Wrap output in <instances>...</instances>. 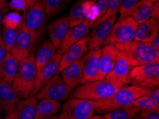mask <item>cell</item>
<instances>
[{
	"label": "cell",
	"mask_w": 159,
	"mask_h": 119,
	"mask_svg": "<svg viewBox=\"0 0 159 119\" xmlns=\"http://www.w3.org/2000/svg\"><path fill=\"white\" fill-rule=\"evenodd\" d=\"M148 88L138 86H124L108 98L93 102L95 112L107 113L122 106H133L134 102L142 96H146Z\"/></svg>",
	"instance_id": "obj_1"
},
{
	"label": "cell",
	"mask_w": 159,
	"mask_h": 119,
	"mask_svg": "<svg viewBox=\"0 0 159 119\" xmlns=\"http://www.w3.org/2000/svg\"><path fill=\"white\" fill-rule=\"evenodd\" d=\"M35 56L30 53L19 63L17 72L14 78L12 86L20 98L32 96L37 80Z\"/></svg>",
	"instance_id": "obj_2"
},
{
	"label": "cell",
	"mask_w": 159,
	"mask_h": 119,
	"mask_svg": "<svg viewBox=\"0 0 159 119\" xmlns=\"http://www.w3.org/2000/svg\"><path fill=\"white\" fill-rule=\"evenodd\" d=\"M119 52L126 56L132 66L159 62V52L151 43L133 40L131 42L115 44Z\"/></svg>",
	"instance_id": "obj_3"
},
{
	"label": "cell",
	"mask_w": 159,
	"mask_h": 119,
	"mask_svg": "<svg viewBox=\"0 0 159 119\" xmlns=\"http://www.w3.org/2000/svg\"><path fill=\"white\" fill-rule=\"evenodd\" d=\"M22 17L25 27L31 36L32 53H34L44 36L47 26V14L43 2H39L29 9Z\"/></svg>",
	"instance_id": "obj_4"
},
{
	"label": "cell",
	"mask_w": 159,
	"mask_h": 119,
	"mask_svg": "<svg viewBox=\"0 0 159 119\" xmlns=\"http://www.w3.org/2000/svg\"><path fill=\"white\" fill-rule=\"evenodd\" d=\"M119 89V87L105 79L94 81L77 87L71 94V98L96 101L108 98Z\"/></svg>",
	"instance_id": "obj_5"
},
{
	"label": "cell",
	"mask_w": 159,
	"mask_h": 119,
	"mask_svg": "<svg viewBox=\"0 0 159 119\" xmlns=\"http://www.w3.org/2000/svg\"><path fill=\"white\" fill-rule=\"evenodd\" d=\"M129 84L144 88H153L159 84V62L134 67L129 74Z\"/></svg>",
	"instance_id": "obj_6"
},
{
	"label": "cell",
	"mask_w": 159,
	"mask_h": 119,
	"mask_svg": "<svg viewBox=\"0 0 159 119\" xmlns=\"http://www.w3.org/2000/svg\"><path fill=\"white\" fill-rule=\"evenodd\" d=\"M139 24L130 16L119 18L115 23L102 45L121 44L131 42L134 39L135 34Z\"/></svg>",
	"instance_id": "obj_7"
},
{
	"label": "cell",
	"mask_w": 159,
	"mask_h": 119,
	"mask_svg": "<svg viewBox=\"0 0 159 119\" xmlns=\"http://www.w3.org/2000/svg\"><path fill=\"white\" fill-rule=\"evenodd\" d=\"M73 89L69 86L62 79L59 74L48 81L42 89L35 94L37 100L52 99L57 101H65L70 96Z\"/></svg>",
	"instance_id": "obj_8"
},
{
	"label": "cell",
	"mask_w": 159,
	"mask_h": 119,
	"mask_svg": "<svg viewBox=\"0 0 159 119\" xmlns=\"http://www.w3.org/2000/svg\"><path fill=\"white\" fill-rule=\"evenodd\" d=\"M94 112L92 101L71 98L64 104L61 116L62 119H88Z\"/></svg>",
	"instance_id": "obj_9"
},
{
	"label": "cell",
	"mask_w": 159,
	"mask_h": 119,
	"mask_svg": "<svg viewBox=\"0 0 159 119\" xmlns=\"http://www.w3.org/2000/svg\"><path fill=\"white\" fill-rule=\"evenodd\" d=\"M133 69L126 56L119 52L116 62L105 80L114 84L119 88L129 84V74Z\"/></svg>",
	"instance_id": "obj_10"
},
{
	"label": "cell",
	"mask_w": 159,
	"mask_h": 119,
	"mask_svg": "<svg viewBox=\"0 0 159 119\" xmlns=\"http://www.w3.org/2000/svg\"><path fill=\"white\" fill-rule=\"evenodd\" d=\"M62 54H63L57 51L49 62L42 67V69L38 73L37 75L35 87L32 96L35 95L39 91V90L42 89L53 77L56 76L57 74H59Z\"/></svg>",
	"instance_id": "obj_11"
},
{
	"label": "cell",
	"mask_w": 159,
	"mask_h": 119,
	"mask_svg": "<svg viewBox=\"0 0 159 119\" xmlns=\"http://www.w3.org/2000/svg\"><path fill=\"white\" fill-rule=\"evenodd\" d=\"M101 52L99 47L96 48L89 50L81 58L83 66V77L81 85L94 81L99 69Z\"/></svg>",
	"instance_id": "obj_12"
},
{
	"label": "cell",
	"mask_w": 159,
	"mask_h": 119,
	"mask_svg": "<svg viewBox=\"0 0 159 119\" xmlns=\"http://www.w3.org/2000/svg\"><path fill=\"white\" fill-rule=\"evenodd\" d=\"M101 59L99 69L94 81L105 79L108 73L111 71L116 62L119 51L114 44L108 43L101 48Z\"/></svg>",
	"instance_id": "obj_13"
},
{
	"label": "cell",
	"mask_w": 159,
	"mask_h": 119,
	"mask_svg": "<svg viewBox=\"0 0 159 119\" xmlns=\"http://www.w3.org/2000/svg\"><path fill=\"white\" fill-rule=\"evenodd\" d=\"M116 20V15L113 16L103 21L102 23L93 26L92 32L90 36H88L87 49L89 51L98 48L101 45H102L103 42L111 31Z\"/></svg>",
	"instance_id": "obj_14"
},
{
	"label": "cell",
	"mask_w": 159,
	"mask_h": 119,
	"mask_svg": "<svg viewBox=\"0 0 159 119\" xmlns=\"http://www.w3.org/2000/svg\"><path fill=\"white\" fill-rule=\"evenodd\" d=\"M89 21H90L89 19H87L82 23L70 27L63 41L60 43L59 47L57 48L58 52L63 54L71 46L87 36L89 28H90L89 27Z\"/></svg>",
	"instance_id": "obj_15"
},
{
	"label": "cell",
	"mask_w": 159,
	"mask_h": 119,
	"mask_svg": "<svg viewBox=\"0 0 159 119\" xmlns=\"http://www.w3.org/2000/svg\"><path fill=\"white\" fill-rule=\"evenodd\" d=\"M20 98L12 84L0 78V114H5L11 108L16 107Z\"/></svg>",
	"instance_id": "obj_16"
},
{
	"label": "cell",
	"mask_w": 159,
	"mask_h": 119,
	"mask_svg": "<svg viewBox=\"0 0 159 119\" xmlns=\"http://www.w3.org/2000/svg\"><path fill=\"white\" fill-rule=\"evenodd\" d=\"M88 36H86L83 39L74 43L65 51L62 54L61 64L59 67V73H61L69 65L80 59L88 52Z\"/></svg>",
	"instance_id": "obj_17"
},
{
	"label": "cell",
	"mask_w": 159,
	"mask_h": 119,
	"mask_svg": "<svg viewBox=\"0 0 159 119\" xmlns=\"http://www.w3.org/2000/svg\"><path fill=\"white\" fill-rule=\"evenodd\" d=\"M10 53H11L19 62H21V60L30 55V53H32L31 36L24 24L23 17L20 31Z\"/></svg>",
	"instance_id": "obj_18"
},
{
	"label": "cell",
	"mask_w": 159,
	"mask_h": 119,
	"mask_svg": "<svg viewBox=\"0 0 159 119\" xmlns=\"http://www.w3.org/2000/svg\"><path fill=\"white\" fill-rule=\"evenodd\" d=\"M68 17L66 16H61L52 21L47 28L49 40L56 48L59 47L60 43L63 41L65 36L69 30Z\"/></svg>",
	"instance_id": "obj_19"
},
{
	"label": "cell",
	"mask_w": 159,
	"mask_h": 119,
	"mask_svg": "<svg viewBox=\"0 0 159 119\" xmlns=\"http://www.w3.org/2000/svg\"><path fill=\"white\" fill-rule=\"evenodd\" d=\"M153 4V3L147 0H140L129 10L121 14L119 18L130 16L133 18L137 24H140L151 18Z\"/></svg>",
	"instance_id": "obj_20"
},
{
	"label": "cell",
	"mask_w": 159,
	"mask_h": 119,
	"mask_svg": "<svg viewBox=\"0 0 159 119\" xmlns=\"http://www.w3.org/2000/svg\"><path fill=\"white\" fill-rule=\"evenodd\" d=\"M61 78L65 84L72 89H75L77 86L81 85L83 77L82 61L79 59L72 63L61 72Z\"/></svg>",
	"instance_id": "obj_21"
},
{
	"label": "cell",
	"mask_w": 159,
	"mask_h": 119,
	"mask_svg": "<svg viewBox=\"0 0 159 119\" xmlns=\"http://www.w3.org/2000/svg\"><path fill=\"white\" fill-rule=\"evenodd\" d=\"M159 24L153 19H148L144 22L139 24L135 34V41L151 43L158 34Z\"/></svg>",
	"instance_id": "obj_22"
},
{
	"label": "cell",
	"mask_w": 159,
	"mask_h": 119,
	"mask_svg": "<svg viewBox=\"0 0 159 119\" xmlns=\"http://www.w3.org/2000/svg\"><path fill=\"white\" fill-rule=\"evenodd\" d=\"M38 100L35 96L21 98L16 106L19 119H36Z\"/></svg>",
	"instance_id": "obj_23"
},
{
	"label": "cell",
	"mask_w": 159,
	"mask_h": 119,
	"mask_svg": "<svg viewBox=\"0 0 159 119\" xmlns=\"http://www.w3.org/2000/svg\"><path fill=\"white\" fill-rule=\"evenodd\" d=\"M61 103L60 101L52 99H42L37 106L36 119H42L52 117L57 115Z\"/></svg>",
	"instance_id": "obj_24"
},
{
	"label": "cell",
	"mask_w": 159,
	"mask_h": 119,
	"mask_svg": "<svg viewBox=\"0 0 159 119\" xmlns=\"http://www.w3.org/2000/svg\"><path fill=\"white\" fill-rule=\"evenodd\" d=\"M55 52H56V47L53 45V43L50 42V40H45L43 44L40 47L39 49L37 57H35L37 74L54 56Z\"/></svg>",
	"instance_id": "obj_25"
},
{
	"label": "cell",
	"mask_w": 159,
	"mask_h": 119,
	"mask_svg": "<svg viewBox=\"0 0 159 119\" xmlns=\"http://www.w3.org/2000/svg\"><path fill=\"white\" fill-rule=\"evenodd\" d=\"M19 63L20 62L11 53L7 52L0 78L9 84L12 83L17 72Z\"/></svg>",
	"instance_id": "obj_26"
},
{
	"label": "cell",
	"mask_w": 159,
	"mask_h": 119,
	"mask_svg": "<svg viewBox=\"0 0 159 119\" xmlns=\"http://www.w3.org/2000/svg\"><path fill=\"white\" fill-rule=\"evenodd\" d=\"M140 109L134 106H122L105 113L104 119H134L140 112Z\"/></svg>",
	"instance_id": "obj_27"
},
{
	"label": "cell",
	"mask_w": 159,
	"mask_h": 119,
	"mask_svg": "<svg viewBox=\"0 0 159 119\" xmlns=\"http://www.w3.org/2000/svg\"><path fill=\"white\" fill-rule=\"evenodd\" d=\"M82 3L83 0H79L71 7L68 16V21L70 27L78 25L88 19L83 10Z\"/></svg>",
	"instance_id": "obj_28"
},
{
	"label": "cell",
	"mask_w": 159,
	"mask_h": 119,
	"mask_svg": "<svg viewBox=\"0 0 159 119\" xmlns=\"http://www.w3.org/2000/svg\"><path fill=\"white\" fill-rule=\"evenodd\" d=\"M71 0H43L44 10L47 16L52 17L61 12Z\"/></svg>",
	"instance_id": "obj_29"
},
{
	"label": "cell",
	"mask_w": 159,
	"mask_h": 119,
	"mask_svg": "<svg viewBox=\"0 0 159 119\" xmlns=\"http://www.w3.org/2000/svg\"><path fill=\"white\" fill-rule=\"evenodd\" d=\"M22 22V21H21ZM21 24L16 29H8L4 27L2 30V38L5 44L7 52L10 53L17 38L19 31H20Z\"/></svg>",
	"instance_id": "obj_30"
},
{
	"label": "cell",
	"mask_w": 159,
	"mask_h": 119,
	"mask_svg": "<svg viewBox=\"0 0 159 119\" xmlns=\"http://www.w3.org/2000/svg\"><path fill=\"white\" fill-rule=\"evenodd\" d=\"M133 106L139 108L140 110L159 111V103L147 96L139 97L134 102Z\"/></svg>",
	"instance_id": "obj_31"
},
{
	"label": "cell",
	"mask_w": 159,
	"mask_h": 119,
	"mask_svg": "<svg viewBox=\"0 0 159 119\" xmlns=\"http://www.w3.org/2000/svg\"><path fill=\"white\" fill-rule=\"evenodd\" d=\"M22 21V16L19 14L18 11H12L5 14L2 19V24L4 27L8 29L18 28Z\"/></svg>",
	"instance_id": "obj_32"
},
{
	"label": "cell",
	"mask_w": 159,
	"mask_h": 119,
	"mask_svg": "<svg viewBox=\"0 0 159 119\" xmlns=\"http://www.w3.org/2000/svg\"><path fill=\"white\" fill-rule=\"evenodd\" d=\"M122 3V0H110L109 4H108V9L104 15L102 16V17L99 18L97 21H96L95 24H93V26L98 25L103 21H104L107 19H109L113 16H116L118 11H119L120 7H121ZM92 26V27H93Z\"/></svg>",
	"instance_id": "obj_33"
},
{
	"label": "cell",
	"mask_w": 159,
	"mask_h": 119,
	"mask_svg": "<svg viewBox=\"0 0 159 119\" xmlns=\"http://www.w3.org/2000/svg\"><path fill=\"white\" fill-rule=\"evenodd\" d=\"M9 8L15 11L25 12L30 9L25 0H11L9 3Z\"/></svg>",
	"instance_id": "obj_34"
},
{
	"label": "cell",
	"mask_w": 159,
	"mask_h": 119,
	"mask_svg": "<svg viewBox=\"0 0 159 119\" xmlns=\"http://www.w3.org/2000/svg\"><path fill=\"white\" fill-rule=\"evenodd\" d=\"M136 119H159V111L141 110Z\"/></svg>",
	"instance_id": "obj_35"
},
{
	"label": "cell",
	"mask_w": 159,
	"mask_h": 119,
	"mask_svg": "<svg viewBox=\"0 0 159 119\" xmlns=\"http://www.w3.org/2000/svg\"><path fill=\"white\" fill-rule=\"evenodd\" d=\"M110 0H96L94 2V4L98 11V19L104 15L108 9V4H109Z\"/></svg>",
	"instance_id": "obj_36"
},
{
	"label": "cell",
	"mask_w": 159,
	"mask_h": 119,
	"mask_svg": "<svg viewBox=\"0 0 159 119\" xmlns=\"http://www.w3.org/2000/svg\"><path fill=\"white\" fill-rule=\"evenodd\" d=\"M7 54V51L4 44V42L3 41V38H2V34L0 32V77H1L2 72V68H3V65L5 61L6 57Z\"/></svg>",
	"instance_id": "obj_37"
},
{
	"label": "cell",
	"mask_w": 159,
	"mask_h": 119,
	"mask_svg": "<svg viewBox=\"0 0 159 119\" xmlns=\"http://www.w3.org/2000/svg\"><path fill=\"white\" fill-rule=\"evenodd\" d=\"M139 2V0H122V3L121 7H120L119 12L120 14H123L126 11L129 10L130 9L132 8L137 2Z\"/></svg>",
	"instance_id": "obj_38"
},
{
	"label": "cell",
	"mask_w": 159,
	"mask_h": 119,
	"mask_svg": "<svg viewBox=\"0 0 159 119\" xmlns=\"http://www.w3.org/2000/svg\"><path fill=\"white\" fill-rule=\"evenodd\" d=\"M9 9V3L7 0H0V26L2 24V19L5 16V14Z\"/></svg>",
	"instance_id": "obj_39"
},
{
	"label": "cell",
	"mask_w": 159,
	"mask_h": 119,
	"mask_svg": "<svg viewBox=\"0 0 159 119\" xmlns=\"http://www.w3.org/2000/svg\"><path fill=\"white\" fill-rule=\"evenodd\" d=\"M146 96L150 97L151 98H152L153 100L159 103V89L157 87H153V88H148V91Z\"/></svg>",
	"instance_id": "obj_40"
},
{
	"label": "cell",
	"mask_w": 159,
	"mask_h": 119,
	"mask_svg": "<svg viewBox=\"0 0 159 119\" xmlns=\"http://www.w3.org/2000/svg\"><path fill=\"white\" fill-rule=\"evenodd\" d=\"M151 18L159 22V2H156L153 4L151 12Z\"/></svg>",
	"instance_id": "obj_41"
},
{
	"label": "cell",
	"mask_w": 159,
	"mask_h": 119,
	"mask_svg": "<svg viewBox=\"0 0 159 119\" xmlns=\"http://www.w3.org/2000/svg\"><path fill=\"white\" fill-rule=\"evenodd\" d=\"M4 119H19L16 112V107L11 108L8 112L5 114V117Z\"/></svg>",
	"instance_id": "obj_42"
},
{
	"label": "cell",
	"mask_w": 159,
	"mask_h": 119,
	"mask_svg": "<svg viewBox=\"0 0 159 119\" xmlns=\"http://www.w3.org/2000/svg\"><path fill=\"white\" fill-rule=\"evenodd\" d=\"M151 45L153 46L154 48H156V50H159V34H158L155 38L153 39L152 42H151Z\"/></svg>",
	"instance_id": "obj_43"
},
{
	"label": "cell",
	"mask_w": 159,
	"mask_h": 119,
	"mask_svg": "<svg viewBox=\"0 0 159 119\" xmlns=\"http://www.w3.org/2000/svg\"><path fill=\"white\" fill-rule=\"evenodd\" d=\"M25 1L26 2V4H28L29 7L31 8V7L34 5L35 4L38 3L39 2H41L42 0H25Z\"/></svg>",
	"instance_id": "obj_44"
},
{
	"label": "cell",
	"mask_w": 159,
	"mask_h": 119,
	"mask_svg": "<svg viewBox=\"0 0 159 119\" xmlns=\"http://www.w3.org/2000/svg\"><path fill=\"white\" fill-rule=\"evenodd\" d=\"M88 119H104V117H103V116L102 115H96L91 116V118H89Z\"/></svg>",
	"instance_id": "obj_45"
},
{
	"label": "cell",
	"mask_w": 159,
	"mask_h": 119,
	"mask_svg": "<svg viewBox=\"0 0 159 119\" xmlns=\"http://www.w3.org/2000/svg\"><path fill=\"white\" fill-rule=\"evenodd\" d=\"M58 114L57 115H55L54 116H52V117H50V118H42V119H57V117H58Z\"/></svg>",
	"instance_id": "obj_46"
},
{
	"label": "cell",
	"mask_w": 159,
	"mask_h": 119,
	"mask_svg": "<svg viewBox=\"0 0 159 119\" xmlns=\"http://www.w3.org/2000/svg\"><path fill=\"white\" fill-rule=\"evenodd\" d=\"M147 1H148V2H151V3H153V4H154L155 3V2H158V0H147Z\"/></svg>",
	"instance_id": "obj_47"
},
{
	"label": "cell",
	"mask_w": 159,
	"mask_h": 119,
	"mask_svg": "<svg viewBox=\"0 0 159 119\" xmlns=\"http://www.w3.org/2000/svg\"><path fill=\"white\" fill-rule=\"evenodd\" d=\"M57 119H62V118H61V114H60V115L58 116V117H57Z\"/></svg>",
	"instance_id": "obj_48"
},
{
	"label": "cell",
	"mask_w": 159,
	"mask_h": 119,
	"mask_svg": "<svg viewBox=\"0 0 159 119\" xmlns=\"http://www.w3.org/2000/svg\"><path fill=\"white\" fill-rule=\"evenodd\" d=\"M90 1H91V2H93V3H94V2L96 1V0H90Z\"/></svg>",
	"instance_id": "obj_49"
},
{
	"label": "cell",
	"mask_w": 159,
	"mask_h": 119,
	"mask_svg": "<svg viewBox=\"0 0 159 119\" xmlns=\"http://www.w3.org/2000/svg\"><path fill=\"white\" fill-rule=\"evenodd\" d=\"M0 119H3V118L2 117V115H1V114H0Z\"/></svg>",
	"instance_id": "obj_50"
}]
</instances>
